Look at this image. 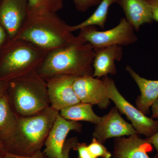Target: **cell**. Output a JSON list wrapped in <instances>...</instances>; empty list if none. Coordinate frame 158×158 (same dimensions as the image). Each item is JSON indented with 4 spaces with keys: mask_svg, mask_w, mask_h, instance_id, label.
Returning a JSON list of instances; mask_svg holds the SVG:
<instances>
[{
    "mask_svg": "<svg viewBox=\"0 0 158 158\" xmlns=\"http://www.w3.org/2000/svg\"><path fill=\"white\" fill-rule=\"evenodd\" d=\"M70 44L47 53L37 69L39 76L46 81L58 76H93V47L79 35Z\"/></svg>",
    "mask_w": 158,
    "mask_h": 158,
    "instance_id": "obj_1",
    "label": "cell"
},
{
    "mask_svg": "<svg viewBox=\"0 0 158 158\" xmlns=\"http://www.w3.org/2000/svg\"><path fill=\"white\" fill-rule=\"evenodd\" d=\"M69 27L57 13L28 10L25 21L11 40H26L49 52L76 40Z\"/></svg>",
    "mask_w": 158,
    "mask_h": 158,
    "instance_id": "obj_2",
    "label": "cell"
},
{
    "mask_svg": "<svg viewBox=\"0 0 158 158\" xmlns=\"http://www.w3.org/2000/svg\"><path fill=\"white\" fill-rule=\"evenodd\" d=\"M59 113L50 106L34 115L18 116L14 131L4 143L5 152L16 155L31 156L42 151Z\"/></svg>",
    "mask_w": 158,
    "mask_h": 158,
    "instance_id": "obj_3",
    "label": "cell"
},
{
    "mask_svg": "<svg viewBox=\"0 0 158 158\" xmlns=\"http://www.w3.org/2000/svg\"><path fill=\"white\" fill-rule=\"evenodd\" d=\"M8 83L7 95L18 116L34 115L50 106L45 80L34 70Z\"/></svg>",
    "mask_w": 158,
    "mask_h": 158,
    "instance_id": "obj_4",
    "label": "cell"
},
{
    "mask_svg": "<svg viewBox=\"0 0 158 158\" xmlns=\"http://www.w3.org/2000/svg\"><path fill=\"white\" fill-rule=\"evenodd\" d=\"M48 52L21 40H7L0 50V80L6 82L37 70Z\"/></svg>",
    "mask_w": 158,
    "mask_h": 158,
    "instance_id": "obj_5",
    "label": "cell"
},
{
    "mask_svg": "<svg viewBox=\"0 0 158 158\" xmlns=\"http://www.w3.org/2000/svg\"><path fill=\"white\" fill-rule=\"evenodd\" d=\"M94 50L113 45L128 46L138 41L135 29L125 18L120 19L118 25L106 31H98L94 26L85 27L78 34Z\"/></svg>",
    "mask_w": 158,
    "mask_h": 158,
    "instance_id": "obj_6",
    "label": "cell"
},
{
    "mask_svg": "<svg viewBox=\"0 0 158 158\" xmlns=\"http://www.w3.org/2000/svg\"><path fill=\"white\" fill-rule=\"evenodd\" d=\"M108 98L114 103L118 111L131 123L138 134L149 138L158 131V119L147 117L138 108L128 102L118 91L114 81L108 76L103 77Z\"/></svg>",
    "mask_w": 158,
    "mask_h": 158,
    "instance_id": "obj_7",
    "label": "cell"
},
{
    "mask_svg": "<svg viewBox=\"0 0 158 158\" xmlns=\"http://www.w3.org/2000/svg\"><path fill=\"white\" fill-rule=\"evenodd\" d=\"M73 87L77 96L81 102L97 105L102 110L110 106V100L106 94V85L103 79L92 75L76 78Z\"/></svg>",
    "mask_w": 158,
    "mask_h": 158,
    "instance_id": "obj_8",
    "label": "cell"
},
{
    "mask_svg": "<svg viewBox=\"0 0 158 158\" xmlns=\"http://www.w3.org/2000/svg\"><path fill=\"white\" fill-rule=\"evenodd\" d=\"M138 134L132 125L122 117L116 106L101 117L98 123L95 124L93 133L94 138L103 144L111 138H117Z\"/></svg>",
    "mask_w": 158,
    "mask_h": 158,
    "instance_id": "obj_9",
    "label": "cell"
},
{
    "mask_svg": "<svg viewBox=\"0 0 158 158\" xmlns=\"http://www.w3.org/2000/svg\"><path fill=\"white\" fill-rule=\"evenodd\" d=\"M76 77L58 76L46 80L48 94L52 107L60 112L62 109L80 103L74 90Z\"/></svg>",
    "mask_w": 158,
    "mask_h": 158,
    "instance_id": "obj_10",
    "label": "cell"
},
{
    "mask_svg": "<svg viewBox=\"0 0 158 158\" xmlns=\"http://www.w3.org/2000/svg\"><path fill=\"white\" fill-rule=\"evenodd\" d=\"M82 129L81 124L67 120L59 113L46 140L44 153L48 158H61L69 133L72 131L81 133Z\"/></svg>",
    "mask_w": 158,
    "mask_h": 158,
    "instance_id": "obj_11",
    "label": "cell"
},
{
    "mask_svg": "<svg viewBox=\"0 0 158 158\" xmlns=\"http://www.w3.org/2000/svg\"><path fill=\"white\" fill-rule=\"evenodd\" d=\"M28 0H0V24L13 39L24 22L28 12Z\"/></svg>",
    "mask_w": 158,
    "mask_h": 158,
    "instance_id": "obj_12",
    "label": "cell"
},
{
    "mask_svg": "<svg viewBox=\"0 0 158 158\" xmlns=\"http://www.w3.org/2000/svg\"><path fill=\"white\" fill-rule=\"evenodd\" d=\"M152 150V145L146 138L137 134L115 138L113 156L114 158H150L148 153Z\"/></svg>",
    "mask_w": 158,
    "mask_h": 158,
    "instance_id": "obj_13",
    "label": "cell"
},
{
    "mask_svg": "<svg viewBox=\"0 0 158 158\" xmlns=\"http://www.w3.org/2000/svg\"><path fill=\"white\" fill-rule=\"evenodd\" d=\"M94 51L93 77L99 79L108 74H116L117 70L115 62H119L123 56L122 46H111Z\"/></svg>",
    "mask_w": 158,
    "mask_h": 158,
    "instance_id": "obj_14",
    "label": "cell"
},
{
    "mask_svg": "<svg viewBox=\"0 0 158 158\" xmlns=\"http://www.w3.org/2000/svg\"><path fill=\"white\" fill-rule=\"evenodd\" d=\"M127 71L138 85L141 94L136 100V107L144 115L149 114L150 109L158 99V80H149L140 77L131 66Z\"/></svg>",
    "mask_w": 158,
    "mask_h": 158,
    "instance_id": "obj_15",
    "label": "cell"
},
{
    "mask_svg": "<svg viewBox=\"0 0 158 158\" xmlns=\"http://www.w3.org/2000/svg\"><path fill=\"white\" fill-rule=\"evenodd\" d=\"M118 4L135 31H138L141 26L153 21L150 7L146 0H119Z\"/></svg>",
    "mask_w": 158,
    "mask_h": 158,
    "instance_id": "obj_16",
    "label": "cell"
},
{
    "mask_svg": "<svg viewBox=\"0 0 158 158\" xmlns=\"http://www.w3.org/2000/svg\"><path fill=\"white\" fill-rule=\"evenodd\" d=\"M17 117L10 105L7 93L0 96V139L4 144L14 131Z\"/></svg>",
    "mask_w": 158,
    "mask_h": 158,
    "instance_id": "obj_17",
    "label": "cell"
},
{
    "mask_svg": "<svg viewBox=\"0 0 158 158\" xmlns=\"http://www.w3.org/2000/svg\"><path fill=\"white\" fill-rule=\"evenodd\" d=\"M92 107L93 105L90 104L80 102L62 109L59 113L67 120L88 122L95 125L99 122L101 117L95 114Z\"/></svg>",
    "mask_w": 158,
    "mask_h": 158,
    "instance_id": "obj_18",
    "label": "cell"
},
{
    "mask_svg": "<svg viewBox=\"0 0 158 158\" xmlns=\"http://www.w3.org/2000/svg\"><path fill=\"white\" fill-rule=\"evenodd\" d=\"M118 1L119 0H102L90 17L76 25L69 26V31L73 32L90 26H97L101 29L104 28L110 6L116 3L118 4Z\"/></svg>",
    "mask_w": 158,
    "mask_h": 158,
    "instance_id": "obj_19",
    "label": "cell"
},
{
    "mask_svg": "<svg viewBox=\"0 0 158 158\" xmlns=\"http://www.w3.org/2000/svg\"><path fill=\"white\" fill-rule=\"evenodd\" d=\"M64 0H28L29 10L57 13L64 6Z\"/></svg>",
    "mask_w": 158,
    "mask_h": 158,
    "instance_id": "obj_20",
    "label": "cell"
},
{
    "mask_svg": "<svg viewBox=\"0 0 158 158\" xmlns=\"http://www.w3.org/2000/svg\"><path fill=\"white\" fill-rule=\"evenodd\" d=\"M90 152L95 157L98 158H111L112 155L105 147L103 144L93 138L91 143L88 145Z\"/></svg>",
    "mask_w": 158,
    "mask_h": 158,
    "instance_id": "obj_21",
    "label": "cell"
},
{
    "mask_svg": "<svg viewBox=\"0 0 158 158\" xmlns=\"http://www.w3.org/2000/svg\"><path fill=\"white\" fill-rule=\"evenodd\" d=\"M102 0H73L76 9L78 11L85 12L90 8L98 6Z\"/></svg>",
    "mask_w": 158,
    "mask_h": 158,
    "instance_id": "obj_22",
    "label": "cell"
},
{
    "mask_svg": "<svg viewBox=\"0 0 158 158\" xmlns=\"http://www.w3.org/2000/svg\"><path fill=\"white\" fill-rule=\"evenodd\" d=\"M78 142V138L76 137H72L67 139L63 146L62 156L60 158H69L70 151L74 149Z\"/></svg>",
    "mask_w": 158,
    "mask_h": 158,
    "instance_id": "obj_23",
    "label": "cell"
},
{
    "mask_svg": "<svg viewBox=\"0 0 158 158\" xmlns=\"http://www.w3.org/2000/svg\"><path fill=\"white\" fill-rule=\"evenodd\" d=\"M74 150L78 153V158H97L94 156L88 149V145L85 143H78Z\"/></svg>",
    "mask_w": 158,
    "mask_h": 158,
    "instance_id": "obj_24",
    "label": "cell"
},
{
    "mask_svg": "<svg viewBox=\"0 0 158 158\" xmlns=\"http://www.w3.org/2000/svg\"><path fill=\"white\" fill-rule=\"evenodd\" d=\"M0 153L2 158H48L42 151L34 155L31 156L16 155L7 152H4Z\"/></svg>",
    "mask_w": 158,
    "mask_h": 158,
    "instance_id": "obj_25",
    "label": "cell"
},
{
    "mask_svg": "<svg viewBox=\"0 0 158 158\" xmlns=\"http://www.w3.org/2000/svg\"><path fill=\"white\" fill-rule=\"evenodd\" d=\"M152 12L153 20L158 22V0H146Z\"/></svg>",
    "mask_w": 158,
    "mask_h": 158,
    "instance_id": "obj_26",
    "label": "cell"
},
{
    "mask_svg": "<svg viewBox=\"0 0 158 158\" xmlns=\"http://www.w3.org/2000/svg\"><path fill=\"white\" fill-rule=\"evenodd\" d=\"M146 139L156 150V153L153 158H158V131L151 137L146 138Z\"/></svg>",
    "mask_w": 158,
    "mask_h": 158,
    "instance_id": "obj_27",
    "label": "cell"
},
{
    "mask_svg": "<svg viewBox=\"0 0 158 158\" xmlns=\"http://www.w3.org/2000/svg\"><path fill=\"white\" fill-rule=\"evenodd\" d=\"M8 36L7 33L2 26L0 24V50L6 42Z\"/></svg>",
    "mask_w": 158,
    "mask_h": 158,
    "instance_id": "obj_28",
    "label": "cell"
},
{
    "mask_svg": "<svg viewBox=\"0 0 158 158\" xmlns=\"http://www.w3.org/2000/svg\"><path fill=\"white\" fill-rule=\"evenodd\" d=\"M152 118L158 119V99L152 106Z\"/></svg>",
    "mask_w": 158,
    "mask_h": 158,
    "instance_id": "obj_29",
    "label": "cell"
},
{
    "mask_svg": "<svg viewBox=\"0 0 158 158\" xmlns=\"http://www.w3.org/2000/svg\"><path fill=\"white\" fill-rule=\"evenodd\" d=\"M7 88L8 83L0 80V96L7 94Z\"/></svg>",
    "mask_w": 158,
    "mask_h": 158,
    "instance_id": "obj_30",
    "label": "cell"
},
{
    "mask_svg": "<svg viewBox=\"0 0 158 158\" xmlns=\"http://www.w3.org/2000/svg\"><path fill=\"white\" fill-rule=\"evenodd\" d=\"M6 151L5 145L3 144L2 141L0 139V153H2Z\"/></svg>",
    "mask_w": 158,
    "mask_h": 158,
    "instance_id": "obj_31",
    "label": "cell"
},
{
    "mask_svg": "<svg viewBox=\"0 0 158 158\" xmlns=\"http://www.w3.org/2000/svg\"><path fill=\"white\" fill-rule=\"evenodd\" d=\"M0 158H2V157H1V153H0Z\"/></svg>",
    "mask_w": 158,
    "mask_h": 158,
    "instance_id": "obj_32",
    "label": "cell"
}]
</instances>
